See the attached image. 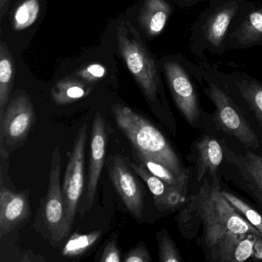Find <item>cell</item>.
<instances>
[{
	"label": "cell",
	"mask_w": 262,
	"mask_h": 262,
	"mask_svg": "<svg viewBox=\"0 0 262 262\" xmlns=\"http://www.w3.org/2000/svg\"><path fill=\"white\" fill-rule=\"evenodd\" d=\"M122 260L125 262H151L152 257L145 243L139 242L135 248L125 254Z\"/></svg>",
	"instance_id": "4316f807"
},
{
	"label": "cell",
	"mask_w": 262,
	"mask_h": 262,
	"mask_svg": "<svg viewBox=\"0 0 262 262\" xmlns=\"http://www.w3.org/2000/svg\"><path fill=\"white\" fill-rule=\"evenodd\" d=\"M102 235V231H92L87 234H78L74 233L69 239L62 253L64 257H74L85 254L90 249Z\"/></svg>",
	"instance_id": "7402d4cb"
},
{
	"label": "cell",
	"mask_w": 262,
	"mask_h": 262,
	"mask_svg": "<svg viewBox=\"0 0 262 262\" xmlns=\"http://www.w3.org/2000/svg\"><path fill=\"white\" fill-rule=\"evenodd\" d=\"M61 162L60 151L56 147L52 156L48 189L42 208L44 223L52 238L56 242L65 238L70 233L66 222L65 205L61 188Z\"/></svg>",
	"instance_id": "52a82bcc"
},
{
	"label": "cell",
	"mask_w": 262,
	"mask_h": 262,
	"mask_svg": "<svg viewBox=\"0 0 262 262\" xmlns=\"http://www.w3.org/2000/svg\"><path fill=\"white\" fill-rule=\"evenodd\" d=\"M112 111L118 127L133 144L135 151L165 165L178 176L190 179L189 170L157 127L125 105L114 104Z\"/></svg>",
	"instance_id": "7a4b0ae2"
},
{
	"label": "cell",
	"mask_w": 262,
	"mask_h": 262,
	"mask_svg": "<svg viewBox=\"0 0 262 262\" xmlns=\"http://www.w3.org/2000/svg\"><path fill=\"white\" fill-rule=\"evenodd\" d=\"M91 90L88 82L82 79L78 80L67 78L58 82L53 87L51 96L56 105H68L88 96Z\"/></svg>",
	"instance_id": "e0dca14e"
},
{
	"label": "cell",
	"mask_w": 262,
	"mask_h": 262,
	"mask_svg": "<svg viewBox=\"0 0 262 262\" xmlns=\"http://www.w3.org/2000/svg\"><path fill=\"white\" fill-rule=\"evenodd\" d=\"M159 245V257L160 262H182V255L179 253L173 239L165 228L161 229L156 235Z\"/></svg>",
	"instance_id": "d4e9b609"
},
{
	"label": "cell",
	"mask_w": 262,
	"mask_h": 262,
	"mask_svg": "<svg viewBox=\"0 0 262 262\" xmlns=\"http://www.w3.org/2000/svg\"><path fill=\"white\" fill-rule=\"evenodd\" d=\"M234 37L242 46H251L262 42V7L253 10L241 24Z\"/></svg>",
	"instance_id": "ffe728a7"
},
{
	"label": "cell",
	"mask_w": 262,
	"mask_h": 262,
	"mask_svg": "<svg viewBox=\"0 0 262 262\" xmlns=\"http://www.w3.org/2000/svg\"><path fill=\"white\" fill-rule=\"evenodd\" d=\"M107 70L102 64L92 63L77 72V76L85 82H94L103 79Z\"/></svg>",
	"instance_id": "484cf974"
},
{
	"label": "cell",
	"mask_w": 262,
	"mask_h": 262,
	"mask_svg": "<svg viewBox=\"0 0 262 262\" xmlns=\"http://www.w3.org/2000/svg\"><path fill=\"white\" fill-rule=\"evenodd\" d=\"M238 89L241 96L262 128V85L249 79H243L239 82Z\"/></svg>",
	"instance_id": "44dd1931"
},
{
	"label": "cell",
	"mask_w": 262,
	"mask_h": 262,
	"mask_svg": "<svg viewBox=\"0 0 262 262\" xmlns=\"http://www.w3.org/2000/svg\"><path fill=\"white\" fill-rule=\"evenodd\" d=\"M7 2H8V0H0V8H1V10H3Z\"/></svg>",
	"instance_id": "f1b7e54d"
},
{
	"label": "cell",
	"mask_w": 262,
	"mask_h": 262,
	"mask_svg": "<svg viewBox=\"0 0 262 262\" xmlns=\"http://www.w3.org/2000/svg\"><path fill=\"white\" fill-rule=\"evenodd\" d=\"M131 165L120 155L110 157L108 177L132 215L141 220L144 211V193Z\"/></svg>",
	"instance_id": "30bf717a"
},
{
	"label": "cell",
	"mask_w": 262,
	"mask_h": 262,
	"mask_svg": "<svg viewBox=\"0 0 262 262\" xmlns=\"http://www.w3.org/2000/svg\"><path fill=\"white\" fill-rule=\"evenodd\" d=\"M225 158L219 169L220 177L225 178L243 191L262 212V151L246 148L236 149L225 140Z\"/></svg>",
	"instance_id": "3957f363"
},
{
	"label": "cell",
	"mask_w": 262,
	"mask_h": 262,
	"mask_svg": "<svg viewBox=\"0 0 262 262\" xmlns=\"http://www.w3.org/2000/svg\"><path fill=\"white\" fill-rule=\"evenodd\" d=\"M122 259L121 258L120 252L116 246V242L111 241L107 244L106 246L102 251V255L99 258V262H120Z\"/></svg>",
	"instance_id": "83f0119b"
},
{
	"label": "cell",
	"mask_w": 262,
	"mask_h": 262,
	"mask_svg": "<svg viewBox=\"0 0 262 262\" xmlns=\"http://www.w3.org/2000/svg\"><path fill=\"white\" fill-rule=\"evenodd\" d=\"M171 12V7L165 0H145L138 19L146 34L156 36L163 31Z\"/></svg>",
	"instance_id": "9a60e30c"
},
{
	"label": "cell",
	"mask_w": 262,
	"mask_h": 262,
	"mask_svg": "<svg viewBox=\"0 0 262 262\" xmlns=\"http://www.w3.org/2000/svg\"><path fill=\"white\" fill-rule=\"evenodd\" d=\"M35 113L30 98L20 95L8 105L1 121L0 145L12 148L22 145L34 122Z\"/></svg>",
	"instance_id": "9c48e42d"
},
{
	"label": "cell",
	"mask_w": 262,
	"mask_h": 262,
	"mask_svg": "<svg viewBox=\"0 0 262 262\" xmlns=\"http://www.w3.org/2000/svg\"><path fill=\"white\" fill-rule=\"evenodd\" d=\"M15 64L6 42L0 44V119L4 116L13 86Z\"/></svg>",
	"instance_id": "ac0fdd59"
},
{
	"label": "cell",
	"mask_w": 262,
	"mask_h": 262,
	"mask_svg": "<svg viewBox=\"0 0 262 262\" xmlns=\"http://www.w3.org/2000/svg\"><path fill=\"white\" fill-rule=\"evenodd\" d=\"M106 150V130L103 117L96 113L93 119L90 142V162L87 179L85 209L90 211L94 203L98 184L105 162Z\"/></svg>",
	"instance_id": "7c38bea8"
},
{
	"label": "cell",
	"mask_w": 262,
	"mask_h": 262,
	"mask_svg": "<svg viewBox=\"0 0 262 262\" xmlns=\"http://www.w3.org/2000/svg\"><path fill=\"white\" fill-rule=\"evenodd\" d=\"M130 165L146 184L159 211H174L181 209L186 203L189 194L168 185L136 162H131Z\"/></svg>",
	"instance_id": "4fadbf2b"
},
{
	"label": "cell",
	"mask_w": 262,
	"mask_h": 262,
	"mask_svg": "<svg viewBox=\"0 0 262 262\" xmlns=\"http://www.w3.org/2000/svg\"><path fill=\"white\" fill-rule=\"evenodd\" d=\"M238 7L231 2L224 5L211 15L204 29L205 38L214 47H219Z\"/></svg>",
	"instance_id": "2e32d148"
},
{
	"label": "cell",
	"mask_w": 262,
	"mask_h": 262,
	"mask_svg": "<svg viewBox=\"0 0 262 262\" xmlns=\"http://www.w3.org/2000/svg\"><path fill=\"white\" fill-rule=\"evenodd\" d=\"M221 192L227 202L237 212L262 234V213L259 212L255 208L232 192L222 189V187Z\"/></svg>",
	"instance_id": "603a6c76"
},
{
	"label": "cell",
	"mask_w": 262,
	"mask_h": 262,
	"mask_svg": "<svg viewBox=\"0 0 262 262\" xmlns=\"http://www.w3.org/2000/svg\"><path fill=\"white\" fill-rule=\"evenodd\" d=\"M39 0H24L18 6L13 15V28L17 31L31 27L39 14Z\"/></svg>",
	"instance_id": "cb8c5ba5"
},
{
	"label": "cell",
	"mask_w": 262,
	"mask_h": 262,
	"mask_svg": "<svg viewBox=\"0 0 262 262\" xmlns=\"http://www.w3.org/2000/svg\"><path fill=\"white\" fill-rule=\"evenodd\" d=\"M134 157L136 163L142 165L150 173L154 174L155 176L159 178L165 183L183 191V192L189 194L188 190H189L190 179L178 176L177 174L168 169L165 165H162L149 158L145 157L136 151H134Z\"/></svg>",
	"instance_id": "d6986e66"
},
{
	"label": "cell",
	"mask_w": 262,
	"mask_h": 262,
	"mask_svg": "<svg viewBox=\"0 0 262 262\" xmlns=\"http://www.w3.org/2000/svg\"><path fill=\"white\" fill-rule=\"evenodd\" d=\"M191 157L197 183H201L207 174L213 179L220 177L219 169L225 158L220 139L204 133L191 143Z\"/></svg>",
	"instance_id": "8fae6325"
},
{
	"label": "cell",
	"mask_w": 262,
	"mask_h": 262,
	"mask_svg": "<svg viewBox=\"0 0 262 262\" xmlns=\"http://www.w3.org/2000/svg\"><path fill=\"white\" fill-rule=\"evenodd\" d=\"M87 139V125L79 130L67 163L62 185L67 229L71 230L84 187V165Z\"/></svg>",
	"instance_id": "8992f818"
},
{
	"label": "cell",
	"mask_w": 262,
	"mask_h": 262,
	"mask_svg": "<svg viewBox=\"0 0 262 262\" xmlns=\"http://www.w3.org/2000/svg\"><path fill=\"white\" fill-rule=\"evenodd\" d=\"M119 52L127 68L150 102H157L159 79L152 56L130 23L122 22L117 29Z\"/></svg>",
	"instance_id": "277c9868"
},
{
	"label": "cell",
	"mask_w": 262,
	"mask_h": 262,
	"mask_svg": "<svg viewBox=\"0 0 262 262\" xmlns=\"http://www.w3.org/2000/svg\"><path fill=\"white\" fill-rule=\"evenodd\" d=\"M207 93L215 106L212 122L216 128L234 138L245 148L262 151V142L257 133L227 93L214 83L209 84Z\"/></svg>",
	"instance_id": "5b68a950"
},
{
	"label": "cell",
	"mask_w": 262,
	"mask_h": 262,
	"mask_svg": "<svg viewBox=\"0 0 262 262\" xmlns=\"http://www.w3.org/2000/svg\"><path fill=\"white\" fill-rule=\"evenodd\" d=\"M221 178L207 174L176 217L179 231L191 239L198 228V243L205 259L212 262H242L261 259L262 234L227 202L221 192Z\"/></svg>",
	"instance_id": "6da1fadb"
},
{
	"label": "cell",
	"mask_w": 262,
	"mask_h": 262,
	"mask_svg": "<svg viewBox=\"0 0 262 262\" xmlns=\"http://www.w3.org/2000/svg\"><path fill=\"white\" fill-rule=\"evenodd\" d=\"M30 211L28 194L16 192L7 187L0 190V237L11 232L27 219Z\"/></svg>",
	"instance_id": "5bb4252c"
},
{
	"label": "cell",
	"mask_w": 262,
	"mask_h": 262,
	"mask_svg": "<svg viewBox=\"0 0 262 262\" xmlns=\"http://www.w3.org/2000/svg\"><path fill=\"white\" fill-rule=\"evenodd\" d=\"M171 96L184 119L193 128H202L204 124L200 105L194 86L186 72L177 62L164 65Z\"/></svg>",
	"instance_id": "ba28073f"
}]
</instances>
